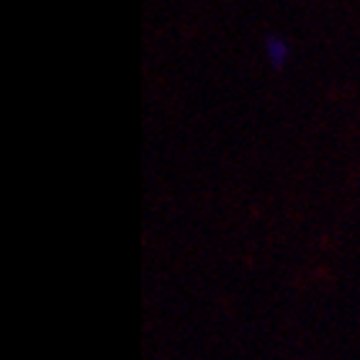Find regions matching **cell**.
Masks as SVG:
<instances>
[{
	"instance_id": "obj_1",
	"label": "cell",
	"mask_w": 360,
	"mask_h": 360,
	"mask_svg": "<svg viewBox=\"0 0 360 360\" xmlns=\"http://www.w3.org/2000/svg\"><path fill=\"white\" fill-rule=\"evenodd\" d=\"M268 52H270V60H273V65H283L285 60V46L283 41H278V39H273V41H268Z\"/></svg>"
}]
</instances>
